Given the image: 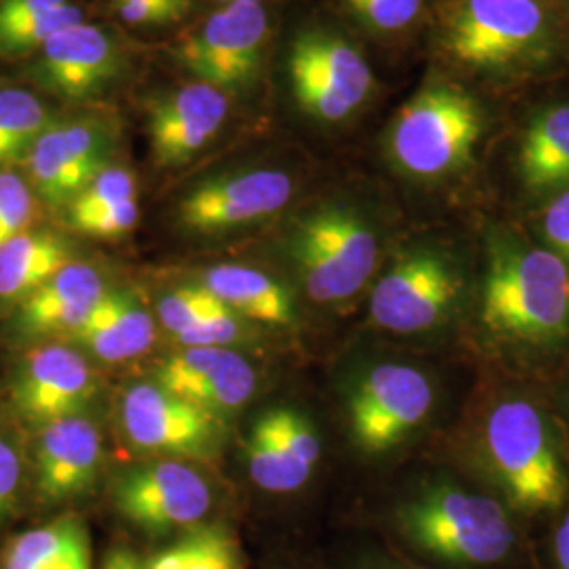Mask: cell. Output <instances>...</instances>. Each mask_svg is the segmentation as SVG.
<instances>
[{"instance_id": "d4e9b609", "label": "cell", "mask_w": 569, "mask_h": 569, "mask_svg": "<svg viewBox=\"0 0 569 569\" xmlns=\"http://www.w3.org/2000/svg\"><path fill=\"white\" fill-rule=\"evenodd\" d=\"M72 262L68 241L51 230L28 228L0 244V302L21 305Z\"/></svg>"}, {"instance_id": "603a6c76", "label": "cell", "mask_w": 569, "mask_h": 569, "mask_svg": "<svg viewBox=\"0 0 569 569\" xmlns=\"http://www.w3.org/2000/svg\"><path fill=\"white\" fill-rule=\"evenodd\" d=\"M203 284L247 321L291 327L298 310L291 291L264 270L243 264H220L204 270Z\"/></svg>"}, {"instance_id": "e575fe53", "label": "cell", "mask_w": 569, "mask_h": 569, "mask_svg": "<svg viewBox=\"0 0 569 569\" xmlns=\"http://www.w3.org/2000/svg\"><path fill=\"white\" fill-rule=\"evenodd\" d=\"M138 218H140V204H138V199H131V201H124V203L103 209L98 213H89V216H82L77 220H70L68 224L87 237L119 239L136 228Z\"/></svg>"}, {"instance_id": "f546056e", "label": "cell", "mask_w": 569, "mask_h": 569, "mask_svg": "<svg viewBox=\"0 0 569 569\" xmlns=\"http://www.w3.org/2000/svg\"><path fill=\"white\" fill-rule=\"evenodd\" d=\"M131 199H138L136 176L124 167L108 164L82 188L81 192L74 197V201L66 207V216L70 222L82 216L117 207Z\"/></svg>"}, {"instance_id": "ba28073f", "label": "cell", "mask_w": 569, "mask_h": 569, "mask_svg": "<svg viewBox=\"0 0 569 569\" xmlns=\"http://www.w3.org/2000/svg\"><path fill=\"white\" fill-rule=\"evenodd\" d=\"M547 39L538 0H456L443 30L446 51L475 70H505L533 56Z\"/></svg>"}, {"instance_id": "484cf974", "label": "cell", "mask_w": 569, "mask_h": 569, "mask_svg": "<svg viewBox=\"0 0 569 569\" xmlns=\"http://www.w3.org/2000/svg\"><path fill=\"white\" fill-rule=\"evenodd\" d=\"M519 173L526 188L549 194L569 186V103L540 112L519 146Z\"/></svg>"}, {"instance_id": "5b68a950", "label": "cell", "mask_w": 569, "mask_h": 569, "mask_svg": "<svg viewBox=\"0 0 569 569\" xmlns=\"http://www.w3.org/2000/svg\"><path fill=\"white\" fill-rule=\"evenodd\" d=\"M481 131V112L468 93L451 84H430L401 108L388 148L407 176L437 180L470 161Z\"/></svg>"}, {"instance_id": "8fae6325", "label": "cell", "mask_w": 569, "mask_h": 569, "mask_svg": "<svg viewBox=\"0 0 569 569\" xmlns=\"http://www.w3.org/2000/svg\"><path fill=\"white\" fill-rule=\"evenodd\" d=\"M127 72L119 39L98 23H74L26 60V79L66 103L98 102Z\"/></svg>"}, {"instance_id": "44dd1931", "label": "cell", "mask_w": 569, "mask_h": 569, "mask_svg": "<svg viewBox=\"0 0 569 569\" xmlns=\"http://www.w3.org/2000/svg\"><path fill=\"white\" fill-rule=\"evenodd\" d=\"M106 293L98 268L68 262L18 308V327L32 338H68L87 321Z\"/></svg>"}, {"instance_id": "f35d334b", "label": "cell", "mask_w": 569, "mask_h": 569, "mask_svg": "<svg viewBox=\"0 0 569 569\" xmlns=\"http://www.w3.org/2000/svg\"><path fill=\"white\" fill-rule=\"evenodd\" d=\"M102 569H143V561L131 549H114L108 552Z\"/></svg>"}, {"instance_id": "277c9868", "label": "cell", "mask_w": 569, "mask_h": 569, "mask_svg": "<svg viewBox=\"0 0 569 569\" xmlns=\"http://www.w3.org/2000/svg\"><path fill=\"white\" fill-rule=\"evenodd\" d=\"M289 256L306 293L319 305L355 298L378 264V237L348 204H326L300 218L289 232Z\"/></svg>"}, {"instance_id": "d590c367", "label": "cell", "mask_w": 569, "mask_h": 569, "mask_svg": "<svg viewBox=\"0 0 569 569\" xmlns=\"http://www.w3.org/2000/svg\"><path fill=\"white\" fill-rule=\"evenodd\" d=\"M117 13L129 26H169L183 20L192 0H122L114 2Z\"/></svg>"}, {"instance_id": "cb8c5ba5", "label": "cell", "mask_w": 569, "mask_h": 569, "mask_svg": "<svg viewBox=\"0 0 569 569\" xmlns=\"http://www.w3.org/2000/svg\"><path fill=\"white\" fill-rule=\"evenodd\" d=\"M0 569H91V540L74 515L26 529L0 550Z\"/></svg>"}, {"instance_id": "836d02e7", "label": "cell", "mask_w": 569, "mask_h": 569, "mask_svg": "<svg viewBox=\"0 0 569 569\" xmlns=\"http://www.w3.org/2000/svg\"><path fill=\"white\" fill-rule=\"evenodd\" d=\"M247 319L239 312H234L230 306H224L218 312L207 315L194 326L183 329L182 333L173 336V340L182 348H197V346H216V348H228L241 340L247 329Z\"/></svg>"}, {"instance_id": "b9f144b4", "label": "cell", "mask_w": 569, "mask_h": 569, "mask_svg": "<svg viewBox=\"0 0 569 569\" xmlns=\"http://www.w3.org/2000/svg\"><path fill=\"white\" fill-rule=\"evenodd\" d=\"M399 569H425V568H399Z\"/></svg>"}, {"instance_id": "7c38bea8", "label": "cell", "mask_w": 569, "mask_h": 569, "mask_svg": "<svg viewBox=\"0 0 569 569\" xmlns=\"http://www.w3.org/2000/svg\"><path fill=\"white\" fill-rule=\"evenodd\" d=\"M117 127L102 114L51 122L21 164L37 199L68 207L103 167L117 146Z\"/></svg>"}, {"instance_id": "4dcf8cb0", "label": "cell", "mask_w": 569, "mask_h": 569, "mask_svg": "<svg viewBox=\"0 0 569 569\" xmlns=\"http://www.w3.org/2000/svg\"><path fill=\"white\" fill-rule=\"evenodd\" d=\"M224 302L211 293L203 283L186 284L169 291L159 302V319L161 326L173 336L182 333L183 329L194 326L211 312L224 308Z\"/></svg>"}, {"instance_id": "5bb4252c", "label": "cell", "mask_w": 569, "mask_h": 569, "mask_svg": "<svg viewBox=\"0 0 569 569\" xmlns=\"http://www.w3.org/2000/svg\"><path fill=\"white\" fill-rule=\"evenodd\" d=\"M114 502L138 528L164 533L197 528L211 509L209 483L183 462H148L121 472L114 486Z\"/></svg>"}, {"instance_id": "60d3db41", "label": "cell", "mask_w": 569, "mask_h": 569, "mask_svg": "<svg viewBox=\"0 0 569 569\" xmlns=\"http://www.w3.org/2000/svg\"><path fill=\"white\" fill-rule=\"evenodd\" d=\"M220 4H232V2H243V4H264V0H218Z\"/></svg>"}, {"instance_id": "4316f807", "label": "cell", "mask_w": 569, "mask_h": 569, "mask_svg": "<svg viewBox=\"0 0 569 569\" xmlns=\"http://www.w3.org/2000/svg\"><path fill=\"white\" fill-rule=\"evenodd\" d=\"M84 21L70 0H0V60L26 61L63 28Z\"/></svg>"}, {"instance_id": "d6986e66", "label": "cell", "mask_w": 569, "mask_h": 569, "mask_svg": "<svg viewBox=\"0 0 569 569\" xmlns=\"http://www.w3.org/2000/svg\"><path fill=\"white\" fill-rule=\"evenodd\" d=\"M321 458V439L305 413L274 407L264 411L247 439V467L253 483L270 493L302 488Z\"/></svg>"}, {"instance_id": "8d00e7d4", "label": "cell", "mask_w": 569, "mask_h": 569, "mask_svg": "<svg viewBox=\"0 0 569 569\" xmlns=\"http://www.w3.org/2000/svg\"><path fill=\"white\" fill-rule=\"evenodd\" d=\"M21 486V458L16 446L0 435V523L13 510Z\"/></svg>"}, {"instance_id": "d6a6232c", "label": "cell", "mask_w": 569, "mask_h": 569, "mask_svg": "<svg viewBox=\"0 0 569 569\" xmlns=\"http://www.w3.org/2000/svg\"><path fill=\"white\" fill-rule=\"evenodd\" d=\"M425 0H345L346 9L373 32H401L418 20Z\"/></svg>"}, {"instance_id": "e0dca14e", "label": "cell", "mask_w": 569, "mask_h": 569, "mask_svg": "<svg viewBox=\"0 0 569 569\" xmlns=\"http://www.w3.org/2000/svg\"><path fill=\"white\" fill-rule=\"evenodd\" d=\"M121 425L129 441L142 451L201 456L218 441V418L173 397L154 382L122 392Z\"/></svg>"}, {"instance_id": "1f68e13d", "label": "cell", "mask_w": 569, "mask_h": 569, "mask_svg": "<svg viewBox=\"0 0 569 569\" xmlns=\"http://www.w3.org/2000/svg\"><path fill=\"white\" fill-rule=\"evenodd\" d=\"M37 194L28 180L13 169H0V244L32 228Z\"/></svg>"}, {"instance_id": "7a4b0ae2", "label": "cell", "mask_w": 569, "mask_h": 569, "mask_svg": "<svg viewBox=\"0 0 569 569\" xmlns=\"http://www.w3.org/2000/svg\"><path fill=\"white\" fill-rule=\"evenodd\" d=\"M489 468L517 509H559L568 496V470L550 428L536 403L521 397L498 401L483 427Z\"/></svg>"}, {"instance_id": "3957f363", "label": "cell", "mask_w": 569, "mask_h": 569, "mask_svg": "<svg viewBox=\"0 0 569 569\" xmlns=\"http://www.w3.org/2000/svg\"><path fill=\"white\" fill-rule=\"evenodd\" d=\"M407 538L453 566H493L507 559L515 529L507 509L456 483H430L401 510Z\"/></svg>"}, {"instance_id": "9a60e30c", "label": "cell", "mask_w": 569, "mask_h": 569, "mask_svg": "<svg viewBox=\"0 0 569 569\" xmlns=\"http://www.w3.org/2000/svg\"><path fill=\"white\" fill-rule=\"evenodd\" d=\"M96 390V373L79 350L63 345H39L13 371L11 403L23 420L47 427L56 420L79 416Z\"/></svg>"}, {"instance_id": "30bf717a", "label": "cell", "mask_w": 569, "mask_h": 569, "mask_svg": "<svg viewBox=\"0 0 569 569\" xmlns=\"http://www.w3.org/2000/svg\"><path fill=\"white\" fill-rule=\"evenodd\" d=\"M437 390L427 371L407 363H378L348 397L352 439L367 453L397 448L427 422Z\"/></svg>"}, {"instance_id": "74e56055", "label": "cell", "mask_w": 569, "mask_h": 569, "mask_svg": "<svg viewBox=\"0 0 569 569\" xmlns=\"http://www.w3.org/2000/svg\"><path fill=\"white\" fill-rule=\"evenodd\" d=\"M542 230L552 251L569 266V188L545 209Z\"/></svg>"}, {"instance_id": "f1b7e54d", "label": "cell", "mask_w": 569, "mask_h": 569, "mask_svg": "<svg viewBox=\"0 0 569 569\" xmlns=\"http://www.w3.org/2000/svg\"><path fill=\"white\" fill-rule=\"evenodd\" d=\"M143 569H241L234 536L224 526H197L143 561Z\"/></svg>"}, {"instance_id": "ac0fdd59", "label": "cell", "mask_w": 569, "mask_h": 569, "mask_svg": "<svg viewBox=\"0 0 569 569\" xmlns=\"http://www.w3.org/2000/svg\"><path fill=\"white\" fill-rule=\"evenodd\" d=\"M154 385L220 418L253 397L256 369L232 348L197 346L167 357L157 369Z\"/></svg>"}, {"instance_id": "83f0119b", "label": "cell", "mask_w": 569, "mask_h": 569, "mask_svg": "<svg viewBox=\"0 0 569 569\" xmlns=\"http://www.w3.org/2000/svg\"><path fill=\"white\" fill-rule=\"evenodd\" d=\"M56 121L51 106L34 89L0 84V169L21 164L42 131Z\"/></svg>"}, {"instance_id": "2e32d148", "label": "cell", "mask_w": 569, "mask_h": 569, "mask_svg": "<svg viewBox=\"0 0 569 569\" xmlns=\"http://www.w3.org/2000/svg\"><path fill=\"white\" fill-rule=\"evenodd\" d=\"M230 96L192 81L164 91L146 103L152 161L159 169H176L192 161L213 142L230 114Z\"/></svg>"}, {"instance_id": "8992f818", "label": "cell", "mask_w": 569, "mask_h": 569, "mask_svg": "<svg viewBox=\"0 0 569 569\" xmlns=\"http://www.w3.org/2000/svg\"><path fill=\"white\" fill-rule=\"evenodd\" d=\"M287 74L293 100L315 121H346L373 89L363 53L345 37L321 28L302 30L291 41Z\"/></svg>"}, {"instance_id": "4fadbf2b", "label": "cell", "mask_w": 569, "mask_h": 569, "mask_svg": "<svg viewBox=\"0 0 569 569\" xmlns=\"http://www.w3.org/2000/svg\"><path fill=\"white\" fill-rule=\"evenodd\" d=\"M296 190L281 169H244L194 186L180 204L178 222L194 234H222L264 222L283 211Z\"/></svg>"}, {"instance_id": "7402d4cb", "label": "cell", "mask_w": 569, "mask_h": 569, "mask_svg": "<svg viewBox=\"0 0 569 569\" xmlns=\"http://www.w3.org/2000/svg\"><path fill=\"white\" fill-rule=\"evenodd\" d=\"M154 319L131 291L106 289L100 302L70 340L106 363L140 357L154 345Z\"/></svg>"}, {"instance_id": "ffe728a7", "label": "cell", "mask_w": 569, "mask_h": 569, "mask_svg": "<svg viewBox=\"0 0 569 569\" xmlns=\"http://www.w3.org/2000/svg\"><path fill=\"white\" fill-rule=\"evenodd\" d=\"M102 435L84 416L42 427L34 446V489L42 502H66L93 486L102 467Z\"/></svg>"}, {"instance_id": "ab89813d", "label": "cell", "mask_w": 569, "mask_h": 569, "mask_svg": "<svg viewBox=\"0 0 569 569\" xmlns=\"http://www.w3.org/2000/svg\"><path fill=\"white\" fill-rule=\"evenodd\" d=\"M555 563L557 569H569V512L555 533Z\"/></svg>"}, {"instance_id": "6da1fadb", "label": "cell", "mask_w": 569, "mask_h": 569, "mask_svg": "<svg viewBox=\"0 0 569 569\" xmlns=\"http://www.w3.org/2000/svg\"><path fill=\"white\" fill-rule=\"evenodd\" d=\"M481 323L507 342L552 346L569 333V266L510 234L491 239Z\"/></svg>"}, {"instance_id": "52a82bcc", "label": "cell", "mask_w": 569, "mask_h": 569, "mask_svg": "<svg viewBox=\"0 0 569 569\" xmlns=\"http://www.w3.org/2000/svg\"><path fill=\"white\" fill-rule=\"evenodd\" d=\"M462 277L448 253L413 247L401 253L371 291L373 323L392 333H425L448 323L462 298Z\"/></svg>"}, {"instance_id": "7bdbcfd3", "label": "cell", "mask_w": 569, "mask_h": 569, "mask_svg": "<svg viewBox=\"0 0 569 569\" xmlns=\"http://www.w3.org/2000/svg\"><path fill=\"white\" fill-rule=\"evenodd\" d=\"M114 2H122V0H114Z\"/></svg>"}, {"instance_id": "9c48e42d", "label": "cell", "mask_w": 569, "mask_h": 569, "mask_svg": "<svg viewBox=\"0 0 569 569\" xmlns=\"http://www.w3.org/2000/svg\"><path fill=\"white\" fill-rule=\"evenodd\" d=\"M268 39L270 18L264 4L232 2L222 4L194 34L186 37L176 56L194 81L232 96L258 79Z\"/></svg>"}]
</instances>
